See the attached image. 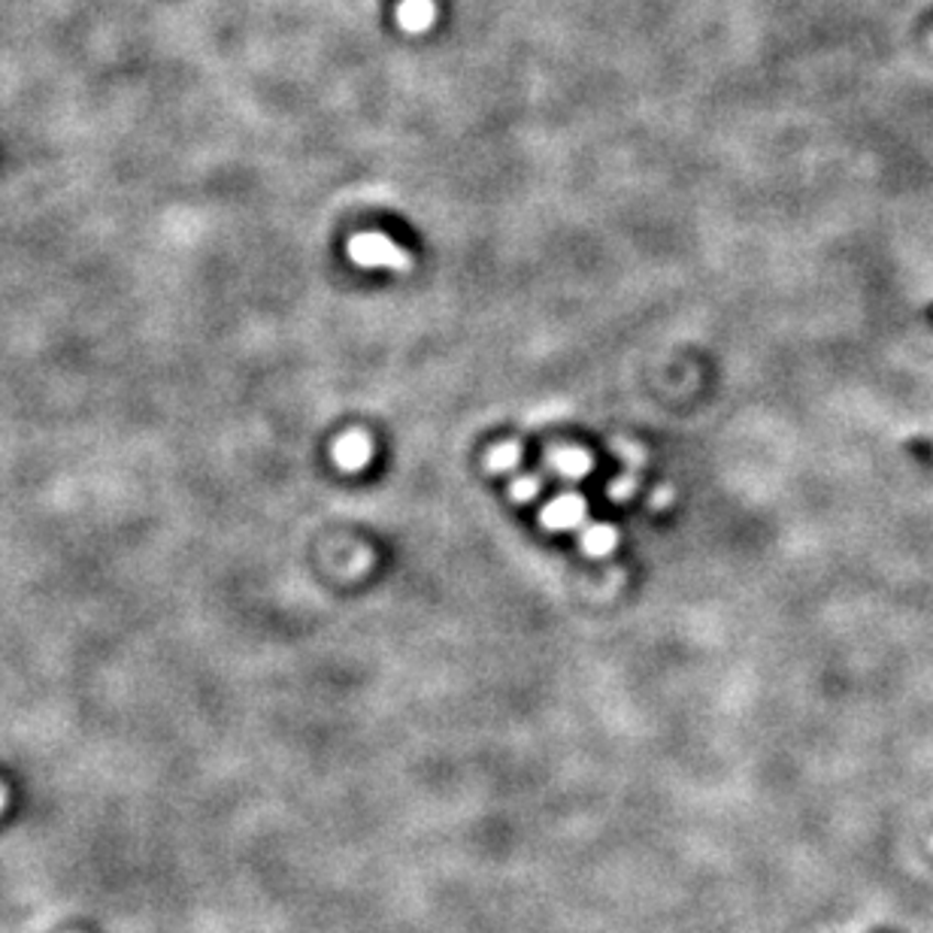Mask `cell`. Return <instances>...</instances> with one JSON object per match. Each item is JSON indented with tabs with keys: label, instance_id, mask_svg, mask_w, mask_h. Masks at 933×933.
I'll use <instances>...</instances> for the list:
<instances>
[{
	"label": "cell",
	"instance_id": "cell-5",
	"mask_svg": "<svg viewBox=\"0 0 933 933\" xmlns=\"http://www.w3.org/2000/svg\"><path fill=\"white\" fill-rule=\"evenodd\" d=\"M579 546H582V552L591 555V558H607V555H612L615 546H619V531L607 522L591 524V527H586L582 536H579Z\"/></svg>",
	"mask_w": 933,
	"mask_h": 933
},
{
	"label": "cell",
	"instance_id": "cell-10",
	"mask_svg": "<svg viewBox=\"0 0 933 933\" xmlns=\"http://www.w3.org/2000/svg\"><path fill=\"white\" fill-rule=\"evenodd\" d=\"M612 448H619V455H622V458L627 460L631 467H634L636 460L643 464V452H640V448H636V446H631V443H612Z\"/></svg>",
	"mask_w": 933,
	"mask_h": 933
},
{
	"label": "cell",
	"instance_id": "cell-2",
	"mask_svg": "<svg viewBox=\"0 0 933 933\" xmlns=\"http://www.w3.org/2000/svg\"><path fill=\"white\" fill-rule=\"evenodd\" d=\"M588 503L582 495L576 491H564L555 500H548L543 512H540V524L546 531H576L579 524L586 522Z\"/></svg>",
	"mask_w": 933,
	"mask_h": 933
},
{
	"label": "cell",
	"instance_id": "cell-9",
	"mask_svg": "<svg viewBox=\"0 0 933 933\" xmlns=\"http://www.w3.org/2000/svg\"><path fill=\"white\" fill-rule=\"evenodd\" d=\"M634 491H636L634 476H622V479H612L610 482V500H619V503L634 498Z\"/></svg>",
	"mask_w": 933,
	"mask_h": 933
},
{
	"label": "cell",
	"instance_id": "cell-11",
	"mask_svg": "<svg viewBox=\"0 0 933 933\" xmlns=\"http://www.w3.org/2000/svg\"><path fill=\"white\" fill-rule=\"evenodd\" d=\"M670 500H673L670 488L660 486V488H655V495H652V507H655V510H660V507H667Z\"/></svg>",
	"mask_w": 933,
	"mask_h": 933
},
{
	"label": "cell",
	"instance_id": "cell-7",
	"mask_svg": "<svg viewBox=\"0 0 933 933\" xmlns=\"http://www.w3.org/2000/svg\"><path fill=\"white\" fill-rule=\"evenodd\" d=\"M522 446L519 443H500L488 452V470L491 474H510L522 464Z\"/></svg>",
	"mask_w": 933,
	"mask_h": 933
},
{
	"label": "cell",
	"instance_id": "cell-6",
	"mask_svg": "<svg viewBox=\"0 0 933 933\" xmlns=\"http://www.w3.org/2000/svg\"><path fill=\"white\" fill-rule=\"evenodd\" d=\"M434 0H403L398 10V22L403 25V31L422 34V31L434 25Z\"/></svg>",
	"mask_w": 933,
	"mask_h": 933
},
{
	"label": "cell",
	"instance_id": "cell-4",
	"mask_svg": "<svg viewBox=\"0 0 933 933\" xmlns=\"http://www.w3.org/2000/svg\"><path fill=\"white\" fill-rule=\"evenodd\" d=\"M548 467L560 476V479H586L591 470H595V458L588 455L586 448L579 446H567V448H555L548 452Z\"/></svg>",
	"mask_w": 933,
	"mask_h": 933
},
{
	"label": "cell",
	"instance_id": "cell-8",
	"mask_svg": "<svg viewBox=\"0 0 933 933\" xmlns=\"http://www.w3.org/2000/svg\"><path fill=\"white\" fill-rule=\"evenodd\" d=\"M536 495H540V476L519 474L510 482V498L515 500V503H531Z\"/></svg>",
	"mask_w": 933,
	"mask_h": 933
},
{
	"label": "cell",
	"instance_id": "cell-3",
	"mask_svg": "<svg viewBox=\"0 0 933 933\" xmlns=\"http://www.w3.org/2000/svg\"><path fill=\"white\" fill-rule=\"evenodd\" d=\"M331 455H334L340 470L358 474V470H364V467L370 464V458H374V443H370V436L364 434V431H348V434L336 440Z\"/></svg>",
	"mask_w": 933,
	"mask_h": 933
},
{
	"label": "cell",
	"instance_id": "cell-1",
	"mask_svg": "<svg viewBox=\"0 0 933 933\" xmlns=\"http://www.w3.org/2000/svg\"><path fill=\"white\" fill-rule=\"evenodd\" d=\"M348 258L358 264V267H367V270H395V274H407L412 267L410 252L400 249L395 240H388L386 234H358V237L348 240Z\"/></svg>",
	"mask_w": 933,
	"mask_h": 933
}]
</instances>
